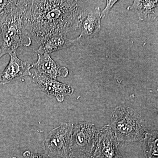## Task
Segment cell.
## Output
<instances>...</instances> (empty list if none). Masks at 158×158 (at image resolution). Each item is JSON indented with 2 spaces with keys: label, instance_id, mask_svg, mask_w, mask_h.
<instances>
[{
  "label": "cell",
  "instance_id": "1",
  "mask_svg": "<svg viewBox=\"0 0 158 158\" xmlns=\"http://www.w3.org/2000/svg\"><path fill=\"white\" fill-rule=\"evenodd\" d=\"M79 10L77 1H29L23 17L26 31L38 44L52 34H67Z\"/></svg>",
  "mask_w": 158,
  "mask_h": 158
},
{
  "label": "cell",
  "instance_id": "2",
  "mask_svg": "<svg viewBox=\"0 0 158 158\" xmlns=\"http://www.w3.org/2000/svg\"><path fill=\"white\" fill-rule=\"evenodd\" d=\"M111 127L117 141L131 142L142 140L147 132L141 116L131 108L120 106L112 115Z\"/></svg>",
  "mask_w": 158,
  "mask_h": 158
},
{
  "label": "cell",
  "instance_id": "3",
  "mask_svg": "<svg viewBox=\"0 0 158 158\" xmlns=\"http://www.w3.org/2000/svg\"><path fill=\"white\" fill-rule=\"evenodd\" d=\"M0 58L16 52L21 46H30L32 39L26 31L23 17L0 27Z\"/></svg>",
  "mask_w": 158,
  "mask_h": 158
},
{
  "label": "cell",
  "instance_id": "4",
  "mask_svg": "<svg viewBox=\"0 0 158 158\" xmlns=\"http://www.w3.org/2000/svg\"><path fill=\"white\" fill-rule=\"evenodd\" d=\"M98 133L94 125L89 123L81 122L74 123L71 138L69 157L92 156Z\"/></svg>",
  "mask_w": 158,
  "mask_h": 158
},
{
  "label": "cell",
  "instance_id": "5",
  "mask_svg": "<svg viewBox=\"0 0 158 158\" xmlns=\"http://www.w3.org/2000/svg\"><path fill=\"white\" fill-rule=\"evenodd\" d=\"M73 123H65L51 130L46 137L44 149L50 158H69Z\"/></svg>",
  "mask_w": 158,
  "mask_h": 158
},
{
  "label": "cell",
  "instance_id": "6",
  "mask_svg": "<svg viewBox=\"0 0 158 158\" xmlns=\"http://www.w3.org/2000/svg\"><path fill=\"white\" fill-rule=\"evenodd\" d=\"M99 7L79 9L72 31L78 30L82 37H96L101 30V16Z\"/></svg>",
  "mask_w": 158,
  "mask_h": 158
},
{
  "label": "cell",
  "instance_id": "7",
  "mask_svg": "<svg viewBox=\"0 0 158 158\" xmlns=\"http://www.w3.org/2000/svg\"><path fill=\"white\" fill-rule=\"evenodd\" d=\"M118 141L111 126L106 125L98 133L92 156L94 158H123Z\"/></svg>",
  "mask_w": 158,
  "mask_h": 158
},
{
  "label": "cell",
  "instance_id": "8",
  "mask_svg": "<svg viewBox=\"0 0 158 158\" xmlns=\"http://www.w3.org/2000/svg\"><path fill=\"white\" fill-rule=\"evenodd\" d=\"M32 77L33 82L43 92L49 95L55 97L57 101L60 102L64 101L65 96L73 93V87L51 78L37 71H35Z\"/></svg>",
  "mask_w": 158,
  "mask_h": 158
},
{
  "label": "cell",
  "instance_id": "9",
  "mask_svg": "<svg viewBox=\"0 0 158 158\" xmlns=\"http://www.w3.org/2000/svg\"><path fill=\"white\" fill-rule=\"evenodd\" d=\"M9 64L0 74V85H6L15 80L26 76L31 77V65L18 57L16 52L9 55Z\"/></svg>",
  "mask_w": 158,
  "mask_h": 158
},
{
  "label": "cell",
  "instance_id": "10",
  "mask_svg": "<svg viewBox=\"0 0 158 158\" xmlns=\"http://www.w3.org/2000/svg\"><path fill=\"white\" fill-rule=\"evenodd\" d=\"M81 35L77 38L69 39L66 34L59 33L52 34L42 40L39 44V48L35 51L37 54H49L70 47L77 44L81 39Z\"/></svg>",
  "mask_w": 158,
  "mask_h": 158
},
{
  "label": "cell",
  "instance_id": "11",
  "mask_svg": "<svg viewBox=\"0 0 158 158\" xmlns=\"http://www.w3.org/2000/svg\"><path fill=\"white\" fill-rule=\"evenodd\" d=\"M32 68L51 78L56 80L58 77H66L68 75V69L62 67L47 54H37V62L31 65Z\"/></svg>",
  "mask_w": 158,
  "mask_h": 158
},
{
  "label": "cell",
  "instance_id": "12",
  "mask_svg": "<svg viewBox=\"0 0 158 158\" xmlns=\"http://www.w3.org/2000/svg\"><path fill=\"white\" fill-rule=\"evenodd\" d=\"M29 1L0 0V27L23 18Z\"/></svg>",
  "mask_w": 158,
  "mask_h": 158
},
{
  "label": "cell",
  "instance_id": "13",
  "mask_svg": "<svg viewBox=\"0 0 158 158\" xmlns=\"http://www.w3.org/2000/svg\"><path fill=\"white\" fill-rule=\"evenodd\" d=\"M127 9L135 12L141 21L152 22L158 16V1H134Z\"/></svg>",
  "mask_w": 158,
  "mask_h": 158
},
{
  "label": "cell",
  "instance_id": "14",
  "mask_svg": "<svg viewBox=\"0 0 158 158\" xmlns=\"http://www.w3.org/2000/svg\"><path fill=\"white\" fill-rule=\"evenodd\" d=\"M158 132H147L143 139V148L146 158H158Z\"/></svg>",
  "mask_w": 158,
  "mask_h": 158
},
{
  "label": "cell",
  "instance_id": "15",
  "mask_svg": "<svg viewBox=\"0 0 158 158\" xmlns=\"http://www.w3.org/2000/svg\"><path fill=\"white\" fill-rule=\"evenodd\" d=\"M23 156L25 158H50L45 153H36L31 152L27 150L23 153Z\"/></svg>",
  "mask_w": 158,
  "mask_h": 158
},
{
  "label": "cell",
  "instance_id": "16",
  "mask_svg": "<svg viewBox=\"0 0 158 158\" xmlns=\"http://www.w3.org/2000/svg\"><path fill=\"white\" fill-rule=\"evenodd\" d=\"M118 1H114V0L113 1H112V0L107 1L106 5V7L101 13V16L102 18H104L108 15L111 9L113 8V6Z\"/></svg>",
  "mask_w": 158,
  "mask_h": 158
},
{
  "label": "cell",
  "instance_id": "17",
  "mask_svg": "<svg viewBox=\"0 0 158 158\" xmlns=\"http://www.w3.org/2000/svg\"><path fill=\"white\" fill-rule=\"evenodd\" d=\"M69 158H94L92 156H70Z\"/></svg>",
  "mask_w": 158,
  "mask_h": 158
}]
</instances>
